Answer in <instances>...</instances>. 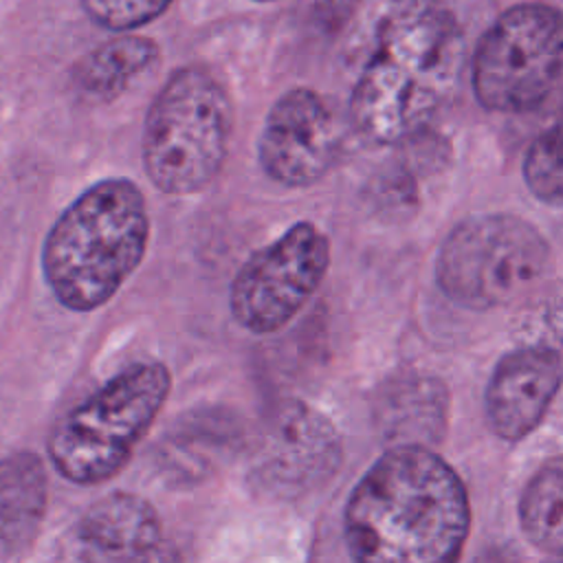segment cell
<instances>
[{"instance_id":"cell-12","label":"cell","mask_w":563,"mask_h":563,"mask_svg":"<svg viewBox=\"0 0 563 563\" xmlns=\"http://www.w3.org/2000/svg\"><path fill=\"white\" fill-rule=\"evenodd\" d=\"M79 537L106 556L139 559L156 548L161 523L143 497L114 493L88 508L79 521Z\"/></svg>"},{"instance_id":"cell-4","label":"cell","mask_w":563,"mask_h":563,"mask_svg":"<svg viewBox=\"0 0 563 563\" xmlns=\"http://www.w3.org/2000/svg\"><path fill=\"white\" fill-rule=\"evenodd\" d=\"M233 108L220 81L200 66L176 68L147 108L141 158L152 185L169 196L205 189L222 169Z\"/></svg>"},{"instance_id":"cell-15","label":"cell","mask_w":563,"mask_h":563,"mask_svg":"<svg viewBox=\"0 0 563 563\" xmlns=\"http://www.w3.org/2000/svg\"><path fill=\"white\" fill-rule=\"evenodd\" d=\"M519 519L523 534L550 554H563V455L545 462L528 482Z\"/></svg>"},{"instance_id":"cell-13","label":"cell","mask_w":563,"mask_h":563,"mask_svg":"<svg viewBox=\"0 0 563 563\" xmlns=\"http://www.w3.org/2000/svg\"><path fill=\"white\" fill-rule=\"evenodd\" d=\"M48 482L35 453H11L0 460V559L24 550L46 512Z\"/></svg>"},{"instance_id":"cell-2","label":"cell","mask_w":563,"mask_h":563,"mask_svg":"<svg viewBox=\"0 0 563 563\" xmlns=\"http://www.w3.org/2000/svg\"><path fill=\"white\" fill-rule=\"evenodd\" d=\"M468 521L453 468L427 446L398 444L352 490L345 541L354 563H457Z\"/></svg>"},{"instance_id":"cell-18","label":"cell","mask_w":563,"mask_h":563,"mask_svg":"<svg viewBox=\"0 0 563 563\" xmlns=\"http://www.w3.org/2000/svg\"><path fill=\"white\" fill-rule=\"evenodd\" d=\"M528 323L539 334L532 345H563V279L541 288L528 310Z\"/></svg>"},{"instance_id":"cell-1","label":"cell","mask_w":563,"mask_h":563,"mask_svg":"<svg viewBox=\"0 0 563 563\" xmlns=\"http://www.w3.org/2000/svg\"><path fill=\"white\" fill-rule=\"evenodd\" d=\"M464 37L444 0H383L350 97L356 132L391 145L418 134L451 99Z\"/></svg>"},{"instance_id":"cell-3","label":"cell","mask_w":563,"mask_h":563,"mask_svg":"<svg viewBox=\"0 0 563 563\" xmlns=\"http://www.w3.org/2000/svg\"><path fill=\"white\" fill-rule=\"evenodd\" d=\"M147 244L150 213L139 185L128 178L99 180L48 229L44 279L62 306L90 312L117 295L143 262Z\"/></svg>"},{"instance_id":"cell-8","label":"cell","mask_w":563,"mask_h":563,"mask_svg":"<svg viewBox=\"0 0 563 563\" xmlns=\"http://www.w3.org/2000/svg\"><path fill=\"white\" fill-rule=\"evenodd\" d=\"M328 268V235L308 220L292 224L238 268L229 290L233 319L253 334L282 330L321 286Z\"/></svg>"},{"instance_id":"cell-16","label":"cell","mask_w":563,"mask_h":563,"mask_svg":"<svg viewBox=\"0 0 563 563\" xmlns=\"http://www.w3.org/2000/svg\"><path fill=\"white\" fill-rule=\"evenodd\" d=\"M523 180L534 198L563 200V119L548 125L528 147Z\"/></svg>"},{"instance_id":"cell-20","label":"cell","mask_w":563,"mask_h":563,"mask_svg":"<svg viewBox=\"0 0 563 563\" xmlns=\"http://www.w3.org/2000/svg\"><path fill=\"white\" fill-rule=\"evenodd\" d=\"M253 2H273V0H253Z\"/></svg>"},{"instance_id":"cell-14","label":"cell","mask_w":563,"mask_h":563,"mask_svg":"<svg viewBox=\"0 0 563 563\" xmlns=\"http://www.w3.org/2000/svg\"><path fill=\"white\" fill-rule=\"evenodd\" d=\"M158 59V44L143 35H119L90 48L73 66L70 79L84 99L112 101Z\"/></svg>"},{"instance_id":"cell-7","label":"cell","mask_w":563,"mask_h":563,"mask_svg":"<svg viewBox=\"0 0 563 563\" xmlns=\"http://www.w3.org/2000/svg\"><path fill=\"white\" fill-rule=\"evenodd\" d=\"M563 73V13L517 4L482 35L473 55V92L495 112L537 108Z\"/></svg>"},{"instance_id":"cell-11","label":"cell","mask_w":563,"mask_h":563,"mask_svg":"<svg viewBox=\"0 0 563 563\" xmlns=\"http://www.w3.org/2000/svg\"><path fill=\"white\" fill-rule=\"evenodd\" d=\"M561 383V358L552 347L526 345L508 352L486 389L490 427L506 440H519L543 418Z\"/></svg>"},{"instance_id":"cell-17","label":"cell","mask_w":563,"mask_h":563,"mask_svg":"<svg viewBox=\"0 0 563 563\" xmlns=\"http://www.w3.org/2000/svg\"><path fill=\"white\" fill-rule=\"evenodd\" d=\"M174 0H81L86 15L108 31H132L163 15Z\"/></svg>"},{"instance_id":"cell-6","label":"cell","mask_w":563,"mask_h":563,"mask_svg":"<svg viewBox=\"0 0 563 563\" xmlns=\"http://www.w3.org/2000/svg\"><path fill=\"white\" fill-rule=\"evenodd\" d=\"M548 264V242L530 222L510 213H479L446 235L435 279L451 301L484 310L528 290Z\"/></svg>"},{"instance_id":"cell-5","label":"cell","mask_w":563,"mask_h":563,"mask_svg":"<svg viewBox=\"0 0 563 563\" xmlns=\"http://www.w3.org/2000/svg\"><path fill=\"white\" fill-rule=\"evenodd\" d=\"M163 363H136L53 427L48 455L53 466L75 484H99L123 468L147 433L169 394Z\"/></svg>"},{"instance_id":"cell-9","label":"cell","mask_w":563,"mask_h":563,"mask_svg":"<svg viewBox=\"0 0 563 563\" xmlns=\"http://www.w3.org/2000/svg\"><path fill=\"white\" fill-rule=\"evenodd\" d=\"M339 462L341 440L330 420L303 402H288L255 444L251 479L260 493L290 499L323 484Z\"/></svg>"},{"instance_id":"cell-19","label":"cell","mask_w":563,"mask_h":563,"mask_svg":"<svg viewBox=\"0 0 563 563\" xmlns=\"http://www.w3.org/2000/svg\"><path fill=\"white\" fill-rule=\"evenodd\" d=\"M358 0H310L314 18L325 26H339L354 11Z\"/></svg>"},{"instance_id":"cell-10","label":"cell","mask_w":563,"mask_h":563,"mask_svg":"<svg viewBox=\"0 0 563 563\" xmlns=\"http://www.w3.org/2000/svg\"><path fill=\"white\" fill-rule=\"evenodd\" d=\"M339 141V125L325 99L310 88H290L266 114L257 161L271 180L308 187L332 167Z\"/></svg>"}]
</instances>
